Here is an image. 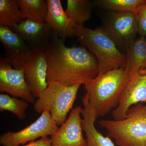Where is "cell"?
<instances>
[{"mask_svg": "<svg viewBox=\"0 0 146 146\" xmlns=\"http://www.w3.org/2000/svg\"><path fill=\"white\" fill-rule=\"evenodd\" d=\"M64 40L52 32L45 48L48 63L47 82L56 81L67 86L84 85L98 74V60L83 47L66 46Z\"/></svg>", "mask_w": 146, "mask_h": 146, "instance_id": "obj_1", "label": "cell"}, {"mask_svg": "<svg viewBox=\"0 0 146 146\" xmlns=\"http://www.w3.org/2000/svg\"><path fill=\"white\" fill-rule=\"evenodd\" d=\"M129 79L124 68H119L98 74L84 84L89 104L98 117L117 107Z\"/></svg>", "mask_w": 146, "mask_h": 146, "instance_id": "obj_2", "label": "cell"}, {"mask_svg": "<svg viewBox=\"0 0 146 146\" xmlns=\"http://www.w3.org/2000/svg\"><path fill=\"white\" fill-rule=\"evenodd\" d=\"M76 36L96 58L99 74L119 68H124L126 55L119 48L103 28L90 29L84 26H76Z\"/></svg>", "mask_w": 146, "mask_h": 146, "instance_id": "obj_3", "label": "cell"}, {"mask_svg": "<svg viewBox=\"0 0 146 146\" xmlns=\"http://www.w3.org/2000/svg\"><path fill=\"white\" fill-rule=\"evenodd\" d=\"M119 146H146V104L133 106L124 119L98 123Z\"/></svg>", "mask_w": 146, "mask_h": 146, "instance_id": "obj_4", "label": "cell"}, {"mask_svg": "<svg viewBox=\"0 0 146 146\" xmlns=\"http://www.w3.org/2000/svg\"><path fill=\"white\" fill-rule=\"evenodd\" d=\"M81 85L67 86L59 82H49L34 103V110L39 114L45 110L49 111L54 121L60 126L67 120Z\"/></svg>", "mask_w": 146, "mask_h": 146, "instance_id": "obj_5", "label": "cell"}, {"mask_svg": "<svg viewBox=\"0 0 146 146\" xmlns=\"http://www.w3.org/2000/svg\"><path fill=\"white\" fill-rule=\"evenodd\" d=\"M49 111L45 110L34 122L23 129L16 131H8L0 136L2 146L23 145L38 138L51 136L59 129Z\"/></svg>", "mask_w": 146, "mask_h": 146, "instance_id": "obj_6", "label": "cell"}, {"mask_svg": "<svg viewBox=\"0 0 146 146\" xmlns=\"http://www.w3.org/2000/svg\"><path fill=\"white\" fill-rule=\"evenodd\" d=\"M103 29L119 48L125 50L138 33L137 20L133 12H111Z\"/></svg>", "mask_w": 146, "mask_h": 146, "instance_id": "obj_7", "label": "cell"}, {"mask_svg": "<svg viewBox=\"0 0 146 146\" xmlns=\"http://www.w3.org/2000/svg\"><path fill=\"white\" fill-rule=\"evenodd\" d=\"M0 92L20 98L29 103H34L35 98L25 78L24 68L16 70L3 58L0 60Z\"/></svg>", "mask_w": 146, "mask_h": 146, "instance_id": "obj_8", "label": "cell"}, {"mask_svg": "<svg viewBox=\"0 0 146 146\" xmlns=\"http://www.w3.org/2000/svg\"><path fill=\"white\" fill-rule=\"evenodd\" d=\"M48 63L45 48L32 49L24 67L25 78L35 98L39 96L48 86Z\"/></svg>", "mask_w": 146, "mask_h": 146, "instance_id": "obj_9", "label": "cell"}, {"mask_svg": "<svg viewBox=\"0 0 146 146\" xmlns=\"http://www.w3.org/2000/svg\"><path fill=\"white\" fill-rule=\"evenodd\" d=\"M0 41L5 52V60L16 70L25 67L32 49L10 27L0 25Z\"/></svg>", "mask_w": 146, "mask_h": 146, "instance_id": "obj_10", "label": "cell"}, {"mask_svg": "<svg viewBox=\"0 0 146 146\" xmlns=\"http://www.w3.org/2000/svg\"><path fill=\"white\" fill-rule=\"evenodd\" d=\"M143 103H146V74L139 72L129 79L117 107L112 110L113 119H124L131 107Z\"/></svg>", "mask_w": 146, "mask_h": 146, "instance_id": "obj_11", "label": "cell"}, {"mask_svg": "<svg viewBox=\"0 0 146 146\" xmlns=\"http://www.w3.org/2000/svg\"><path fill=\"white\" fill-rule=\"evenodd\" d=\"M82 108L78 106L72 109L57 132L50 136L53 146H86V139L82 133Z\"/></svg>", "mask_w": 146, "mask_h": 146, "instance_id": "obj_12", "label": "cell"}, {"mask_svg": "<svg viewBox=\"0 0 146 146\" xmlns=\"http://www.w3.org/2000/svg\"><path fill=\"white\" fill-rule=\"evenodd\" d=\"M19 35L31 49L45 48L50 42L52 31L46 23L25 19L11 29Z\"/></svg>", "mask_w": 146, "mask_h": 146, "instance_id": "obj_13", "label": "cell"}, {"mask_svg": "<svg viewBox=\"0 0 146 146\" xmlns=\"http://www.w3.org/2000/svg\"><path fill=\"white\" fill-rule=\"evenodd\" d=\"M48 13L46 23L52 31L60 39L76 36L75 26L72 23L60 0H47Z\"/></svg>", "mask_w": 146, "mask_h": 146, "instance_id": "obj_14", "label": "cell"}, {"mask_svg": "<svg viewBox=\"0 0 146 146\" xmlns=\"http://www.w3.org/2000/svg\"><path fill=\"white\" fill-rule=\"evenodd\" d=\"M83 108H82V127L86 136V146H116L109 136H105L95 127L98 117L88 102L87 94L82 98Z\"/></svg>", "mask_w": 146, "mask_h": 146, "instance_id": "obj_15", "label": "cell"}, {"mask_svg": "<svg viewBox=\"0 0 146 146\" xmlns=\"http://www.w3.org/2000/svg\"><path fill=\"white\" fill-rule=\"evenodd\" d=\"M124 69L129 78L141 70L146 69V38L141 36L129 45L126 50Z\"/></svg>", "mask_w": 146, "mask_h": 146, "instance_id": "obj_16", "label": "cell"}, {"mask_svg": "<svg viewBox=\"0 0 146 146\" xmlns=\"http://www.w3.org/2000/svg\"><path fill=\"white\" fill-rule=\"evenodd\" d=\"M94 6L89 0H67L65 13L75 26H83L90 19Z\"/></svg>", "mask_w": 146, "mask_h": 146, "instance_id": "obj_17", "label": "cell"}, {"mask_svg": "<svg viewBox=\"0 0 146 146\" xmlns=\"http://www.w3.org/2000/svg\"><path fill=\"white\" fill-rule=\"evenodd\" d=\"M22 14L25 19L38 23H46L48 4L45 0H18Z\"/></svg>", "mask_w": 146, "mask_h": 146, "instance_id": "obj_18", "label": "cell"}, {"mask_svg": "<svg viewBox=\"0 0 146 146\" xmlns=\"http://www.w3.org/2000/svg\"><path fill=\"white\" fill-rule=\"evenodd\" d=\"M25 19L18 0H0V25L12 29Z\"/></svg>", "mask_w": 146, "mask_h": 146, "instance_id": "obj_19", "label": "cell"}, {"mask_svg": "<svg viewBox=\"0 0 146 146\" xmlns=\"http://www.w3.org/2000/svg\"><path fill=\"white\" fill-rule=\"evenodd\" d=\"M146 0H97L94 5L99 7L111 12H133L134 13L141 5Z\"/></svg>", "mask_w": 146, "mask_h": 146, "instance_id": "obj_20", "label": "cell"}, {"mask_svg": "<svg viewBox=\"0 0 146 146\" xmlns=\"http://www.w3.org/2000/svg\"><path fill=\"white\" fill-rule=\"evenodd\" d=\"M29 106V103L23 100L11 97L6 94H0V112L8 111L20 119L23 120L26 117V112Z\"/></svg>", "mask_w": 146, "mask_h": 146, "instance_id": "obj_21", "label": "cell"}, {"mask_svg": "<svg viewBox=\"0 0 146 146\" xmlns=\"http://www.w3.org/2000/svg\"><path fill=\"white\" fill-rule=\"evenodd\" d=\"M134 13L138 24V33L146 38V2L139 6Z\"/></svg>", "mask_w": 146, "mask_h": 146, "instance_id": "obj_22", "label": "cell"}, {"mask_svg": "<svg viewBox=\"0 0 146 146\" xmlns=\"http://www.w3.org/2000/svg\"><path fill=\"white\" fill-rule=\"evenodd\" d=\"M22 146H53L50 138L48 136L43 137L38 140L30 142Z\"/></svg>", "mask_w": 146, "mask_h": 146, "instance_id": "obj_23", "label": "cell"}, {"mask_svg": "<svg viewBox=\"0 0 146 146\" xmlns=\"http://www.w3.org/2000/svg\"><path fill=\"white\" fill-rule=\"evenodd\" d=\"M140 73L143 74H146V69H144V70H141L139 71Z\"/></svg>", "mask_w": 146, "mask_h": 146, "instance_id": "obj_24", "label": "cell"}]
</instances>
